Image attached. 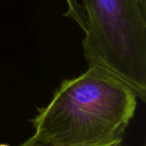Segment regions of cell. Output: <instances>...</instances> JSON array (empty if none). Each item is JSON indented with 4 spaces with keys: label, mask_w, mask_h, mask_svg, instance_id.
Instances as JSON below:
<instances>
[{
    "label": "cell",
    "mask_w": 146,
    "mask_h": 146,
    "mask_svg": "<svg viewBox=\"0 0 146 146\" xmlns=\"http://www.w3.org/2000/svg\"><path fill=\"white\" fill-rule=\"evenodd\" d=\"M123 142L122 141H117V142H112V143H108V144H103V145H92V146H116L118 144ZM19 146H57L49 144V143H45L43 142L41 140H39L38 139H37L35 136H32L29 139H27L26 141H24L22 144H21Z\"/></svg>",
    "instance_id": "obj_4"
},
{
    "label": "cell",
    "mask_w": 146,
    "mask_h": 146,
    "mask_svg": "<svg viewBox=\"0 0 146 146\" xmlns=\"http://www.w3.org/2000/svg\"><path fill=\"white\" fill-rule=\"evenodd\" d=\"M0 146H9V145H4V144H3V145H0Z\"/></svg>",
    "instance_id": "obj_6"
},
{
    "label": "cell",
    "mask_w": 146,
    "mask_h": 146,
    "mask_svg": "<svg viewBox=\"0 0 146 146\" xmlns=\"http://www.w3.org/2000/svg\"><path fill=\"white\" fill-rule=\"evenodd\" d=\"M84 56L146 100V0H80Z\"/></svg>",
    "instance_id": "obj_2"
},
{
    "label": "cell",
    "mask_w": 146,
    "mask_h": 146,
    "mask_svg": "<svg viewBox=\"0 0 146 146\" xmlns=\"http://www.w3.org/2000/svg\"><path fill=\"white\" fill-rule=\"evenodd\" d=\"M137 97L95 68L64 80L31 122L33 136L57 146H92L122 141L134 117Z\"/></svg>",
    "instance_id": "obj_1"
},
{
    "label": "cell",
    "mask_w": 146,
    "mask_h": 146,
    "mask_svg": "<svg viewBox=\"0 0 146 146\" xmlns=\"http://www.w3.org/2000/svg\"><path fill=\"white\" fill-rule=\"evenodd\" d=\"M67 3V11L64 14L65 16L73 19L80 27L86 30V18L85 14L80 0H65Z\"/></svg>",
    "instance_id": "obj_3"
},
{
    "label": "cell",
    "mask_w": 146,
    "mask_h": 146,
    "mask_svg": "<svg viewBox=\"0 0 146 146\" xmlns=\"http://www.w3.org/2000/svg\"><path fill=\"white\" fill-rule=\"evenodd\" d=\"M116 146H127V145H125L124 144H123V142H121V143H120V144H118Z\"/></svg>",
    "instance_id": "obj_5"
}]
</instances>
